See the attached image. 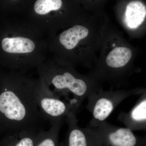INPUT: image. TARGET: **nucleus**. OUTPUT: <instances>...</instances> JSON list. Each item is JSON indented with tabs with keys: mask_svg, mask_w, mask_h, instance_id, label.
I'll use <instances>...</instances> for the list:
<instances>
[{
	"mask_svg": "<svg viewBox=\"0 0 146 146\" xmlns=\"http://www.w3.org/2000/svg\"><path fill=\"white\" fill-rule=\"evenodd\" d=\"M35 81L11 73L0 78V131H40L47 122L35 98Z\"/></svg>",
	"mask_w": 146,
	"mask_h": 146,
	"instance_id": "nucleus-1",
	"label": "nucleus"
},
{
	"mask_svg": "<svg viewBox=\"0 0 146 146\" xmlns=\"http://www.w3.org/2000/svg\"><path fill=\"white\" fill-rule=\"evenodd\" d=\"M63 6L62 0H36L33 10L37 16L45 17L52 12L60 10Z\"/></svg>",
	"mask_w": 146,
	"mask_h": 146,
	"instance_id": "nucleus-13",
	"label": "nucleus"
},
{
	"mask_svg": "<svg viewBox=\"0 0 146 146\" xmlns=\"http://www.w3.org/2000/svg\"><path fill=\"white\" fill-rule=\"evenodd\" d=\"M35 98L39 111L51 125L63 123L72 111H77L68 102L62 100L49 88L42 78L35 81Z\"/></svg>",
	"mask_w": 146,
	"mask_h": 146,
	"instance_id": "nucleus-5",
	"label": "nucleus"
},
{
	"mask_svg": "<svg viewBox=\"0 0 146 146\" xmlns=\"http://www.w3.org/2000/svg\"><path fill=\"white\" fill-rule=\"evenodd\" d=\"M91 128L106 146H140L141 144V140L127 127L116 126L105 121L97 127Z\"/></svg>",
	"mask_w": 146,
	"mask_h": 146,
	"instance_id": "nucleus-6",
	"label": "nucleus"
},
{
	"mask_svg": "<svg viewBox=\"0 0 146 146\" xmlns=\"http://www.w3.org/2000/svg\"><path fill=\"white\" fill-rule=\"evenodd\" d=\"M118 119L131 130L145 129L146 127V92L141 97L130 111L122 112Z\"/></svg>",
	"mask_w": 146,
	"mask_h": 146,
	"instance_id": "nucleus-8",
	"label": "nucleus"
},
{
	"mask_svg": "<svg viewBox=\"0 0 146 146\" xmlns=\"http://www.w3.org/2000/svg\"><path fill=\"white\" fill-rule=\"evenodd\" d=\"M36 50L34 41L27 36H10L0 28V64L12 70L39 66L31 55Z\"/></svg>",
	"mask_w": 146,
	"mask_h": 146,
	"instance_id": "nucleus-3",
	"label": "nucleus"
},
{
	"mask_svg": "<svg viewBox=\"0 0 146 146\" xmlns=\"http://www.w3.org/2000/svg\"><path fill=\"white\" fill-rule=\"evenodd\" d=\"M40 131L25 130L9 134L2 141V146H35Z\"/></svg>",
	"mask_w": 146,
	"mask_h": 146,
	"instance_id": "nucleus-10",
	"label": "nucleus"
},
{
	"mask_svg": "<svg viewBox=\"0 0 146 146\" xmlns=\"http://www.w3.org/2000/svg\"><path fill=\"white\" fill-rule=\"evenodd\" d=\"M39 72L49 88L53 86L55 91L71 94L79 107L90 94L102 89L96 79L78 74L68 65L41 64Z\"/></svg>",
	"mask_w": 146,
	"mask_h": 146,
	"instance_id": "nucleus-2",
	"label": "nucleus"
},
{
	"mask_svg": "<svg viewBox=\"0 0 146 146\" xmlns=\"http://www.w3.org/2000/svg\"><path fill=\"white\" fill-rule=\"evenodd\" d=\"M146 14V6L143 3L139 1L131 2L126 8V24L130 28H136L144 22Z\"/></svg>",
	"mask_w": 146,
	"mask_h": 146,
	"instance_id": "nucleus-11",
	"label": "nucleus"
},
{
	"mask_svg": "<svg viewBox=\"0 0 146 146\" xmlns=\"http://www.w3.org/2000/svg\"><path fill=\"white\" fill-rule=\"evenodd\" d=\"M76 112L72 111L65 121L68 126L67 135L62 146H102L101 141L92 128L78 125Z\"/></svg>",
	"mask_w": 146,
	"mask_h": 146,
	"instance_id": "nucleus-7",
	"label": "nucleus"
},
{
	"mask_svg": "<svg viewBox=\"0 0 146 146\" xmlns=\"http://www.w3.org/2000/svg\"><path fill=\"white\" fill-rule=\"evenodd\" d=\"M89 33V29L86 27L76 25L62 32L58 37V41L64 48L71 50L86 38Z\"/></svg>",
	"mask_w": 146,
	"mask_h": 146,
	"instance_id": "nucleus-9",
	"label": "nucleus"
},
{
	"mask_svg": "<svg viewBox=\"0 0 146 146\" xmlns=\"http://www.w3.org/2000/svg\"><path fill=\"white\" fill-rule=\"evenodd\" d=\"M63 124L57 123L52 125L48 130H40L35 146H58V135Z\"/></svg>",
	"mask_w": 146,
	"mask_h": 146,
	"instance_id": "nucleus-12",
	"label": "nucleus"
},
{
	"mask_svg": "<svg viewBox=\"0 0 146 146\" xmlns=\"http://www.w3.org/2000/svg\"><path fill=\"white\" fill-rule=\"evenodd\" d=\"M145 91V89L142 88L108 91L102 89L90 94L87 97L88 102L86 106L92 116L89 126L97 127L101 123L105 121L117 106L126 99L142 95Z\"/></svg>",
	"mask_w": 146,
	"mask_h": 146,
	"instance_id": "nucleus-4",
	"label": "nucleus"
}]
</instances>
